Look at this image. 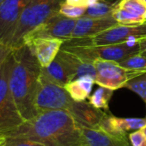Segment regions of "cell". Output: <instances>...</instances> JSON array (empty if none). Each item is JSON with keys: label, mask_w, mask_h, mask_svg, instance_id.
Instances as JSON below:
<instances>
[{"label": "cell", "mask_w": 146, "mask_h": 146, "mask_svg": "<svg viewBox=\"0 0 146 146\" xmlns=\"http://www.w3.org/2000/svg\"><path fill=\"white\" fill-rule=\"evenodd\" d=\"M117 0L115 2L108 0H96L87 8L85 15L90 17H102L112 15L117 6Z\"/></svg>", "instance_id": "ac0fdd59"}, {"label": "cell", "mask_w": 146, "mask_h": 146, "mask_svg": "<svg viewBox=\"0 0 146 146\" xmlns=\"http://www.w3.org/2000/svg\"><path fill=\"white\" fill-rule=\"evenodd\" d=\"M65 0H31L19 20L12 36L9 48L17 49L22 45L24 38L50 17L59 13Z\"/></svg>", "instance_id": "277c9868"}, {"label": "cell", "mask_w": 146, "mask_h": 146, "mask_svg": "<svg viewBox=\"0 0 146 146\" xmlns=\"http://www.w3.org/2000/svg\"><path fill=\"white\" fill-rule=\"evenodd\" d=\"M12 51L0 67V136L8 137L23 121L11 95L9 85Z\"/></svg>", "instance_id": "8992f818"}, {"label": "cell", "mask_w": 146, "mask_h": 146, "mask_svg": "<svg viewBox=\"0 0 146 146\" xmlns=\"http://www.w3.org/2000/svg\"><path fill=\"white\" fill-rule=\"evenodd\" d=\"M41 74L50 81L64 87L73 80L65 65L58 56H56L50 65L41 68Z\"/></svg>", "instance_id": "9a60e30c"}, {"label": "cell", "mask_w": 146, "mask_h": 146, "mask_svg": "<svg viewBox=\"0 0 146 146\" xmlns=\"http://www.w3.org/2000/svg\"><path fill=\"white\" fill-rule=\"evenodd\" d=\"M64 42L59 38H36L24 44L30 48L41 68H46L56 58Z\"/></svg>", "instance_id": "4fadbf2b"}, {"label": "cell", "mask_w": 146, "mask_h": 146, "mask_svg": "<svg viewBox=\"0 0 146 146\" xmlns=\"http://www.w3.org/2000/svg\"><path fill=\"white\" fill-rule=\"evenodd\" d=\"M143 38H146V22L136 25H118L93 37L71 38L65 42L81 45L102 46L139 41Z\"/></svg>", "instance_id": "52a82bcc"}, {"label": "cell", "mask_w": 146, "mask_h": 146, "mask_svg": "<svg viewBox=\"0 0 146 146\" xmlns=\"http://www.w3.org/2000/svg\"><path fill=\"white\" fill-rule=\"evenodd\" d=\"M119 64L125 68L146 73V56L140 55L139 53L128 57Z\"/></svg>", "instance_id": "7402d4cb"}, {"label": "cell", "mask_w": 146, "mask_h": 146, "mask_svg": "<svg viewBox=\"0 0 146 146\" xmlns=\"http://www.w3.org/2000/svg\"><path fill=\"white\" fill-rule=\"evenodd\" d=\"M31 0H3L0 3V42L9 44L24 10Z\"/></svg>", "instance_id": "30bf717a"}, {"label": "cell", "mask_w": 146, "mask_h": 146, "mask_svg": "<svg viewBox=\"0 0 146 146\" xmlns=\"http://www.w3.org/2000/svg\"><path fill=\"white\" fill-rule=\"evenodd\" d=\"M35 109L38 114L49 110H65L71 114L77 124L83 127H99L106 112L93 107L89 102H77L71 98L64 86H59L41 73L35 98Z\"/></svg>", "instance_id": "3957f363"}, {"label": "cell", "mask_w": 146, "mask_h": 146, "mask_svg": "<svg viewBox=\"0 0 146 146\" xmlns=\"http://www.w3.org/2000/svg\"><path fill=\"white\" fill-rule=\"evenodd\" d=\"M96 1V0H65V3H67L71 5L86 7V8H88L90 4H92Z\"/></svg>", "instance_id": "4316f807"}, {"label": "cell", "mask_w": 146, "mask_h": 146, "mask_svg": "<svg viewBox=\"0 0 146 146\" xmlns=\"http://www.w3.org/2000/svg\"><path fill=\"white\" fill-rule=\"evenodd\" d=\"M124 88L129 89L139 95L146 106V73L129 80Z\"/></svg>", "instance_id": "ffe728a7"}, {"label": "cell", "mask_w": 146, "mask_h": 146, "mask_svg": "<svg viewBox=\"0 0 146 146\" xmlns=\"http://www.w3.org/2000/svg\"><path fill=\"white\" fill-rule=\"evenodd\" d=\"M62 48L78 56L82 59L94 62L96 59L121 62L128 57L139 53L138 41L102 46L74 44L64 42Z\"/></svg>", "instance_id": "5b68a950"}, {"label": "cell", "mask_w": 146, "mask_h": 146, "mask_svg": "<svg viewBox=\"0 0 146 146\" xmlns=\"http://www.w3.org/2000/svg\"><path fill=\"white\" fill-rule=\"evenodd\" d=\"M5 146H46L45 145L28 139H15V138H7Z\"/></svg>", "instance_id": "cb8c5ba5"}, {"label": "cell", "mask_w": 146, "mask_h": 146, "mask_svg": "<svg viewBox=\"0 0 146 146\" xmlns=\"http://www.w3.org/2000/svg\"><path fill=\"white\" fill-rule=\"evenodd\" d=\"M139 46V54L146 56V38H143L138 41Z\"/></svg>", "instance_id": "83f0119b"}, {"label": "cell", "mask_w": 146, "mask_h": 146, "mask_svg": "<svg viewBox=\"0 0 146 146\" xmlns=\"http://www.w3.org/2000/svg\"><path fill=\"white\" fill-rule=\"evenodd\" d=\"M128 139L133 146H146V136L140 129L130 133Z\"/></svg>", "instance_id": "d4e9b609"}, {"label": "cell", "mask_w": 146, "mask_h": 146, "mask_svg": "<svg viewBox=\"0 0 146 146\" xmlns=\"http://www.w3.org/2000/svg\"><path fill=\"white\" fill-rule=\"evenodd\" d=\"M140 130L144 133V134L146 136V124L144 126V127H142V128H141V129H140Z\"/></svg>", "instance_id": "f546056e"}, {"label": "cell", "mask_w": 146, "mask_h": 146, "mask_svg": "<svg viewBox=\"0 0 146 146\" xmlns=\"http://www.w3.org/2000/svg\"><path fill=\"white\" fill-rule=\"evenodd\" d=\"M94 64L96 69V84L114 91L124 88L129 80L145 74L144 72L125 68L118 62L112 61L96 59Z\"/></svg>", "instance_id": "ba28073f"}, {"label": "cell", "mask_w": 146, "mask_h": 146, "mask_svg": "<svg viewBox=\"0 0 146 146\" xmlns=\"http://www.w3.org/2000/svg\"><path fill=\"white\" fill-rule=\"evenodd\" d=\"M9 90L16 108L24 121L38 115L35 98L40 83L41 66L27 44L12 50Z\"/></svg>", "instance_id": "7a4b0ae2"}, {"label": "cell", "mask_w": 146, "mask_h": 146, "mask_svg": "<svg viewBox=\"0 0 146 146\" xmlns=\"http://www.w3.org/2000/svg\"><path fill=\"white\" fill-rule=\"evenodd\" d=\"M12 51V49L8 47L7 45L3 44L0 42V67L3 64V62L5 61V59L8 57V56Z\"/></svg>", "instance_id": "484cf974"}, {"label": "cell", "mask_w": 146, "mask_h": 146, "mask_svg": "<svg viewBox=\"0 0 146 146\" xmlns=\"http://www.w3.org/2000/svg\"><path fill=\"white\" fill-rule=\"evenodd\" d=\"M7 138L40 142L46 146H85L81 127L65 110H49L24 121Z\"/></svg>", "instance_id": "6da1fadb"}, {"label": "cell", "mask_w": 146, "mask_h": 146, "mask_svg": "<svg viewBox=\"0 0 146 146\" xmlns=\"http://www.w3.org/2000/svg\"><path fill=\"white\" fill-rule=\"evenodd\" d=\"M77 20L57 13L30 32L24 38L22 45L36 38H59L67 41L72 37Z\"/></svg>", "instance_id": "9c48e42d"}, {"label": "cell", "mask_w": 146, "mask_h": 146, "mask_svg": "<svg viewBox=\"0 0 146 146\" xmlns=\"http://www.w3.org/2000/svg\"><path fill=\"white\" fill-rule=\"evenodd\" d=\"M6 141H7V137L0 136V146H5Z\"/></svg>", "instance_id": "f1b7e54d"}, {"label": "cell", "mask_w": 146, "mask_h": 146, "mask_svg": "<svg viewBox=\"0 0 146 146\" xmlns=\"http://www.w3.org/2000/svg\"><path fill=\"white\" fill-rule=\"evenodd\" d=\"M2 1H3V0H0V3H1V2H2Z\"/></svg>", "instance_id": "1f68e13d"}, {"label": "cell", "mask_w": 146, "mask_h": 146, "mask_svg": "<svg viewBox=\"0 0 146 146\" xmlns=\"http://www.w3.org/2000/svg\"><path fill=\"white\" fill-rule=\"evenodd\" d=\"M85 146H133L128 137L110 135L100 128L81 127Z\"/></svg>", "instance_id": "5bb4252c"}, {"label": "cell", "mask_w": 146, "mask_h": 146, "mask_svg": "<svg viewBox=\"0 0 146 146\" xmlns=\"http://www.w3.org/2000/svg\"><path fill=\"white\" fill-rule=\"evenodd\" d=\"M142 1H143V2H144V3L146 4V0H142Z\"/></svg>", "instance_id": "4dcf8cb0"}, {"label": "cell", "mask_w": 146, "mask_h": 146, "mask_svg": "<svg viewBox=\"0 0 146 146\" xmlns=\"http://www.w3.org/2000/svg\"><path fill=\"white\" fill-rule=\"evenodd\" d=\"M94 84H96V82L93 78L90 76H83L71 80L65 88L73 100L83 102L90 96Z\"/></svg>", "instance_id": "2e32d148"}, {"label": "cell", "mask_w": 146, "mask_h": 146, "mask_svg": "<svg viewBox=\"0 0 146 146\" xmlns=\"http://www.w3.org/2000/svg\"><path fill=\"white\" fill-rule=\"evenodd\" d=\"M120 25L113 14L102 17L83 15L77 20L71 38H82L96 36L108 29Z\"/></svg>", "instance_id": "8fae6325"}, {"label": "cell", "mask_w": 146, "mask_h": 146, "mask_svg": "<svg viewBox=\"0 0 146 146\" xmlns=\"http://www.w3.org/2000/svg\"><path fill=\"white\" fill-rule=\"evenodd\" d=\"M86 10H87L86 7L71 5L64 1L62 3V4L60 5L59 13H60L61 15H63L66 17H69V18L78 19V18L85 15Z\"/></svg>", "instance_id": "603a6c76"}, {"label": "cell", "mask_w": 146, "mask_h": 146, "mask_svg": "<svg viewBox=\"0 0 146 146\" xmlns=\"http://www.w3.org/2000/svg\"><path fill=\"white\" fill-rule=\"evenodd\" d=\"M117 6L135 15L145 16L146 4L142 0H117Z\"/></svg>", "instance_id": "44dd1931"}, {"label": "cell", "mask_w": 146, "mask_h": 146, "mask_svg": "<svg viewBox=\"0 0 146 146\" xmlns=\"http://www.w3.org/2000/svg\"><path fill=\"white\" fill-rule=\"evenodd\" d=\"M113 15L120 25H136L145 22V16L130 13L118 6L114 10Z\"/></svg>", "instance_id": "d6986e66"}, {"label": "cell", "mask_w": 146, "mask_h": 146, "mask_svg": "<svg viewBox=\"0 0 146 146\" xmlns=\"http://www.w3.org/2000/svg\"><path fill=\"white\" fill-rule=\"evenodd\" d=\"M114 90L100 86L97 88L95 92L89 97V103L95 108L102 110H109V103L114 94Z\"/></svg>", "instance_id": "e0dca14e"}, {"label": "cell", "mask_w": 146, "mask_h": 146, "mask_svg": "<svg viewBox=\"0 0 146 146\" xmlns=\"http://www.w3.org/2000/svg\"><path fill=\"white\" fill-rule=\"evenodd\" d=\"M145 124L146 118H122L106 112L98 128L110 135L123 137L130 131L141 129Z\"/></svg>", "instance_id": "7c38bea8"}]
</instances>
